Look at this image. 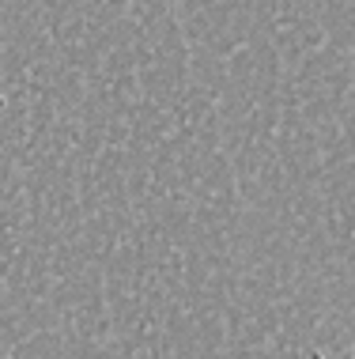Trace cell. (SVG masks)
Here are the masks:
<instances>
[{
  "instance_id": "1",
  "label": "cell",
  "mask_w": 355,
  "mask_h": 359,
  "mask_svg": "<svg viewBox=\"0 0 355 359\" xmlns=\"http://www.w3.org/2000/svg\"><path fill=\"white\" fill-rule=\"evenodd\" d=\"M310 359H325V355H321V352H310Z\"/></svg>"
}]
</instances>
